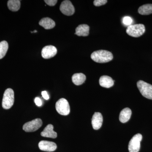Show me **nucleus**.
<instances>
[{
	"label": "nucleus",
	"instance_id": "obj_1",
	"mask_svg": "<svg viewBox=\"0 0 152 152\" xmlns=\"http://www.w3.org/2000/svg\"><path fill=\"white\" fill-rule=\"evenodd\" d=\"M91 58L95 62L99 63L108 62L113 60V56L111 52L105 50H99L93 52Z\"/></svg>",
	"mask_w": 152,
	"mask_h": 152
},
{
	"label": "nucleus",
	"instance_id": "obj_2",
	"mask_svg": "<svg viewBox=\"0 0 152 152\" xmlns=\"http://www.w3.org/2000/svg\"><path fill=\"white\" fill-rule=\"evenodd\" d=\"M14 92L11 88H8L5 91L2 100L3 108L8 110L13 105L14 103Z\"/></svg>",
	"mask_w": 152,
	"mask_h": 152
},
{
	"label": "nucleus",
	"instance_id": "obj_3",
	"mask_svg": "<svg viewBox=\"0 0 152 152\" xmlns=\"http://www.w3.org/2000/svg\"><path fill=\"white\" fill-rule=\"evenodd\" d=\"M145 31V28L144 25L141 24L130 25L127 28V34L129 35L134 37H139L144 34Z\"/></svg>",
	"mask_w": 152,
	"mask_h": 152
},
{
	"label": "nucleus",
	"instance_id": "obj_4",
	"mask_svg": "<svg viewBox=\"0 0 152 152\" xmlns=\"http://www.w3.org/2000/svg\"><path fill=\"white\" fill-rule=\"evenodd\" d=\"M137 86L140 92L145 97L152 100V86L143 81L140 80Z\"/></svg>",
	"mask_w": 152,
	"mask_h": 152
},
{
	"label": "nucleus",
	"instance_id": "obj_5",
	"mask_svg": "<svg viewBox=\"0 0 152 152\" xmlns=\"http://www.w3.org/2000/svg\"><path fill=\"white\" fill-rule=\"evenodd\" d=\"M56 108L58 113L63 115H67L70 112L69 102L67 100L64 98L60 99L57 102Z\"/></svg>",
	"mask_w": 152,
	"mask_h": 152
},
{
	"label": "nucleus",
	"instance_id": "obj_6",
	"mask_svg": "<svg viewBox=\"0 0 152 152\" xmlns=\"http://www.w3.org/2000/svg\"><path fill=\"white\" fill-rule=\"evenodd\" d=\"M142 136L140 134L135 135L129 142L128 149L129 152H138L140 148V142Z\"/></svg>",
	"mask_w": 152,
	"mask_h": 152
},
{
	"label": "nucleus",
	"instance_id": "obj_7",
	"mask_svg": "<svg viewBox=\"0 0 152 152\" xmlns=\"http://www.w3.org/2000/svg\"><path fill=\"white\" fill-rule=\"evenodd\" d=\"M42 125V121L39 118L32 120L31 121L26 123L23 126V129L27 132H35Z\"/></svg>",
	"mask_w": 152,
	"mask_h": 152
},
{
	"label": "nucleus",
	"instance_id": "obj_8",
	"mask_svg": "<svg viewBox=\"0 0 152 152\" xmlns=\"http://www.w3.org/2000/svg\"><path fill=\"white\" fill-rule=\"evenodd\" d=\"M60 10L63 14L67 16L72 15L75 12L74 6L68 0L63 1L60 5Z\"/></svg>",
	"mask_w": 152,
	"mask_h": 152
},
{
	"label": "nucleus",
	"instance_id": "obj_9",
	"mask_svg": "<svg viewBox=\"0 0 152 152\" xmlns=\"http://www.w3.org/2000/svg\"><path fill=\"white\" fill-rule=\"evenodd\" d=\"M57 53L56 47L52 45L44 47L42 51V57L45 59H49L54 57Z\"/></svg>",
	"mask_w": 152,
	"mask_h": 152
},
{
	"label": "nucleus",
	"instance_id": "obj_10",
	"mask_svg": "<svg viewBox=\"0 0 152 152\" xmlns=\"http://www.w3.org/2000/svg\"><path fill=\"white\" fill-rule=\"evenodd\" d=\"M39 147L40 149L44 151L53 152L56 149L57 145L53 142L42 140L39 142Z\"/></svg>",
	"mask_w": 152,
	"mask_h": 152
},
{
	"label": "nucleus",
	"instance_id": "obj_11",
	"mask_svg": "<svg viewBox=\"0 0 152 152\" xmlns=\"http://www.w3.org/2000/svg\"><path fill=\"white\" fill-rule=\"evenodd\" d=\"M103 123V117L100 113H95L92 118V125L93 129L96 130L99 129Z\"/></svg>",
	"mask_w": 152,
	"mask_h": 152
},
{
	"label": "nucleus",
	"instance_id": "obj_12",
	"mask_svg": "<svg viewBox=\"0 0 152 152\" xmlns=\"http://www.w3.org/2000/svg\"><path fill=\"white\" fill-rule=\"evenodd\" d=\"M54 127L52 124H49L41 133V136L46 137L56 138L57 137L56 132L53 131Z\"/></svg>",
	"mask_w": 152,
	"mask_h": 152
},
{
	"label": "nucleus",
	"instance_id": "obj_13",
	"mask_svg": "<svg viewBox=\"0 0 152 152\" xmlns=\"http://www.w3.org/2000/svg\"><path fill=\"white\" fill-rule=\"evenodd\" d=\"M99 84L101 86L105 88H110L113 86L114 81L111 77L104 75L100 78Z\"/></svg>",
	"mask_w": 152,
	"mask_h": 152
},
{
	"label": "nucleus",
	"instance_id": "obj_14",
	"mask_svg": "<svg viewBox=\"0 0 152 152\" xmlns=\"http://www.w3.org/2000/svg\"><path fill=\"white\" fill-rule=\"evenodd\" d=\"M90 27L88 25L83 24L79 25L76 28L75 34L79 37H87L89 34Z\"/></svg>",
	"mask_w": 152,
	"mask_h": 152
},
{
	"label": "nucleus",
	"instance_id": "obj_15",
	"mask_svg": "<svg viewBox=\"0 0 152 152\" xmlns=\"http://www.w3.org/2000/svg\"><path fill=\"white\" fill-rule=\"evenodd\" d=\"M39 24L45 29H51L54 28L56 26L55 22L52 19L49 18L42 19L39 22Z\"/></svg>",
	"mask_w": 152,
	"mask_h": 152
},
{
	"label": "nucleus",
	"instance_id": "obj_16",
	"mask_svg": "<svg viewBox=\"0 0 152 152\" xmlns=\"http://www.w3.org/2000/svg\"><path fill=\"white\" fill-rule=\"evenodd\" d=\"M132 113V111L129 108H126L123 109L120 114V121L122 123H125L128 122L130 119Z\"/></svg>",
	"mask_w": 152,
	"mask_h": 152
},
{
	"label": "nucleus",
	"instance_id": "obj_17",
	"mask_svg": "<svg viewBox=\"0 0 152 152\" xmlns=\"http://www.w3.org/2000/svg\"><path fill=\"white\" fill-rule=\"evenodd\" d=\"M86 80V76L83 73L74 74L72 77V81L75 85L80 86L83 84Z\"/></svg>",
	"mask_w": 152,
	"mask_h": 152
},
{
	"label": "nucleus",
	"instance_id": "obj_18",
	"mask_svg": "<svg viewBox=\"0 0 152 152\" xmlns=\"http://www.w3.org/2000/svg\"><path fill=\"white\" fill-rule=\"evenodd\" d=\"M7 6L10 10L16 12L18 11L20 7V1L19 0H10L8 1Z\"/></svg>",
	"mask_w": 152,
	"mask_h": 152
},
{
	"label": "nucleus",
	"instance_id": "obj_19",
	"mask_svg": "<svg viewBox=\"0 0 152 152\" xmlns=\"http://www.w3.org/2000/svg\"><path fill=\"white\" fill-rule=\"evenodd\" d=\"M139 14L142 15H149L152 14V4H148L142 6L138 9Z\"/></svg>",
	"mask_w": 152,
	"mask_h": 152
},
{
	"label": "nucleus",
	"instance_id": "obj_20",
	"mask_svg": "<svg viewBox=\"0 0 152 152\" xmlns=\"http://www.w3.org/2000/svg\"><path fill=\"white\" fill-rule=\"evenodd\" d=\"M8 48L9 45L7 42L3 41L0 42V59L5 56Z\"/></svg>",
	"mask_w": 152,
	"mask_h": 152
},
{
	"label": "nucleus",
	"instance_id": "obj_21",
	"mask_svg": "<svg viewBox=\"0 0 152 152\" xmlns=\"http://www.w3.org/2000/svg\"><path fill=\"white\" fill-rule=\"evenodd\" d=\"M132 19L130 17H125L123 19V23L126 26H130L132 23Z\"/></svg>",
	"mask_w": 152,
	"mask_h": 152
},
{
	"label": "nucleus",
	"instance_id": "obj_22",
	"mask_svg": "<svg viewBox=\"0 0 152 152\" xmlns=\"http://www.w3.org/2000/svg\"><path fill=\"white\" fill-rule=\"evenodd\" d=\"M107 2V0H95L94 1V5L96 7H100L105 4Z\"/></svg>",
	"mask_w": 152,
	"mask_h": 152
},
{
	"label": "nucleus",
	"instance_id": "obj_23",
	"mask_svg": "<svg viewBox=\"0 0 152 152\" xmlns=\"http://www.w3.org/2000/svg\"><path fill=\"white\" fill-rule=\"evenodd\" d=\"M45 2L48 5L52 7V6H54L57 4L58 1L57 0H45Z\"/></svg>",
	"mask_w": 152,
	"mask_h": 152
},
{
	"label": "nucleus",
	"instance_id": "obj_24",
	"mask_svg": "<svg viewBox=\"0 0 152 152\" xmlns=\"http://www.w3.org/2000/svg\"><path fill=\"white\" fill-rule=\"evenodd\" d=\"M34 102L36 104L38 107H41L42 105V101L39 98L36 97L35 99Z\"/></svg>",
	"mask_w": 152,
	"mask_h": 152
},
{
	"label": "nucleus",
	"instance_id": "obj_25",
	"mask_svg": "<svg viewBox=\"0 0 152 152\" xmlns=\"http://www.w3.org/2000/svg\"><path fill=\"white\" fill-rule=\"evenodd\" d=\"M42 95L44 99L47 100H48L49 98H50V97H49V95L48 94L46 91H43L42 92Z\"/></svg>",
	"mask_w": 152,
	"mask_h": 152
},
{
	"label": "nucleus",
	"instance_id": "obj_26",
	"mask_svg": "<svg viewBox=\"0 0 152 152\" xmlns=\"http://www.w3.org/2000/svg\"><path fill=\"white\" fill-rule=\"evenodd\" d=\"M34 32V33H36V32H37V31H34V32Z\"/></svg>",
	"mask_w": 152,
	"mask_h": 152
}]
</instances>
